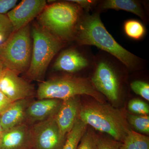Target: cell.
Returning a JSON list of instances; mask_svg holds the SVG:
<instances>
[{
    "instance_id": "1",
    "label": "cell",
    "mask_w": 149,
    "mask_h": 149,
    "mask_svg": "<svg viewBox=\"0 0 149 149\" xmlns=\"http://www.w3.org/2000/svg\"><path fill=\"white\" fill-rule=\"evenodd\" d=\"M80 46H94L107 53L129 69L141 63L137 56L122 47L107 30L98 12L83 14L74 38Z\"/></svg>"
},
{
    "instance_id": "2",
    "label": "cell",
    "mask_w": 149,
    "mask_h": 149,
    "mask_svg": "<svg viewBox=\"0 0 149 149\" xmlns=\"http://www.w3.org/2000/svg\"><path fill=\"white\" fill-rule=\"evenodd\" d=\"M79 119L119 142L131 130L124 111L95 100L81 104Z\"/></svg>"
},
{
    "instance_id": "3",
    "label": "cell",
    "mask_w": 149,
    "mask_h": 149,
    "mask_svg": "<svg viewBox=\"0 0 149 149\" xmlns=\"http://www.w3.org/2000/svg\"><path fill=\"white\" fill-rule=\"evenodd\" d=\"M83 10L69 1L47 5L38 16L40 25L63 42L74 39Z\"/></svg>"
},
{
    "instance_id": "4",
    "label": "cell",
    "mask_w": 149,
    "mask_h": 149,
    "mask_svg": "<svg viewBox=\"0 0 149 149\" xmlns=\"http://www.w3.org/2000/svg\"><path fill=\"white\" fill-rule=\"evenodd\" d=\"M31 36V61L25 74L29 80L42 82L49 65L63 47L64 42L40 24L32 26Z\"/></svg>"
},
{
    "instance_id": "5",
    "label": "cell",
    "mask_w": 149,
    "mask_h": 149,
    "mask_svg": "<svg viewBox=\"0 0 149 149\" xmlns=\"http://www.w3.org/2000/svg\"><path fill=\"white\" fill-rule=\"evenodd\" d=\"M86 95L104 103L103 96L95 89L91 80L85 77L65 75L54 77L40 83L37 91L39 100H63Z\"/></svg>"
},
{
    "instance_id": "6",
    "label": "cell",
    "mask_w": 149,
    "mask_h": 149,
    "mask_svg": "<svg viewBox=\"0 0 149 149\" xmlns=\"http://www.w3.org/2000/svg\"><path fill=\"white\" fill-rule=\"evenodd\" d=\"M30 25L14 31L0 45V60L17 74L26 73L30 65L32 41Z\"/></svg>"
},
{
    "instance_id": "7",
    "label": "cell",
    "mask_w": 149,
    "mask_h": 149,
    "mask_svg": "<svg viewBox=\"0 0 149 149\" xmlns=\"http://www.w3.org/2000/svg\"><path fill=\"white\" fill-rule=\"evenodd\" d=\"M115 64L107 58H95L94 71L91 79L95 89L111 101L120 97V81Z\"/></svg>"
},
{
    "instance_id": "8",
    "label": "cell",
    "mask_w": 149,
    "mask_h": 149,
    "mask_svg": "<svg viewBox=\"0 0 149 149\" xmlns=\"http://www.w3.org/2000/svg\"><path fill=\"white\" fill-rule=\"evenodd\" d=\"M55 116L30 125L29 149H62L66 137L61 136Z\"/></svg>"
},
{
    "instance_id": "9",
    "label": "cell",
    "mask_w": 149,
    "mask_h": 149,
    "mask_svg": "<svg viewBox=\"0 0 149 149\" xmlns=\"http://www.w3.org/2000/svg\"><path fill=\"white\" fill-rule=\"evenodd\" d=\"M0 91L11 102L30 99L35 95L32 84L5 68L0 80Z\"/></svg>"
},
{
    "instance_id": "10",
    "label": "cell",
    "mask_w": 149,
    "mask_h": 149,
    "mask_svg": "<svg viewBox=\"0 0 149 149\" xmlns=\"http://www.w3.org/2000/svg\"><path fill=\"white\" fill-rule=\"evenodd\" d=\"M92 58L84 51L74 48L66 49L59 55L54 63L53 68L56 71L74 73L85 70L93 65Z\"/></svg>"
},
{
    "instance_id": "11",
    "label": "cell",
    "mask_w": 149,
    "mask_h": 149,
    "mask_svg": "<svg viewBox=\"0 0 149 149\" xmlns=\"http://www.w3.org/2000/svg\"><path fill=\"white\" fill-rule=\"evenodd\" d=\"M47 6L45 0H23L7 14L14 28L17 31L29 24L39 16Z\"/></svg>"
},
{
    "instance_id": "12",
    "label": "cell",
    "mask_w": 149,
    "mask_h": 149,
    "mask_svg": "<svg viewBox=\"0 0 149 149\" xmlns=\"http://www.w3.org/2000/svg\"><path fill=\"white\" fill-rule=\"evenodd\" d=\"M79 96L62 100L56 115V122L61 136L66 138L79 119L81 104Z\"/></svg>"
},
{
    "instance_id": "13",
    "label": "cell",
    "mask_w": 149,
    "mask_h": 149,
    "mask_svg": "<svg viewBox=\"0 0 149 149\" xmlns=\"http://www.w3.org/2000/svg\"><path fill=\"white\" fill-rule=\"evenodd\" d=\"M62 100L44 99L30 102L26 111L25 123L29 125L42 122L56 115Z\"/></svg>"
},
{
    "instance_id": "14",
    "label": "cell",
    "mask_w": 149,
    "mask_h": 149,
    "mask_svg": "<svg viewBox=\"0 0 149 149\" xmlns=\"http://www.w3.org/2000/svg\"><path fill=\"white\" fill-rule=\"evenodd\" d=\"M30 126L23 123L3 130L0 138V149H29Z\"/></svg>"
},
{
    "instance_id": "15",
    "label": "cell",
    "mask_w": 149,
    "mask_h": 149,
    "mask_svg": "<svg viewBox=\"0 0 149 149\" xmlns=\"http://www.w3.org/2000/svg\"><path fill=\"white\" fill-rule=\"evenodd\" d=\"M30 102V99L13 102L0 115V123L3 130L25 123L26 111Z\"/></svg>"
},
{
    "instance_id": "16",
    "label": "cell",
    "mask_w": 149,
    "mask_h": 149,
    "mask_svg": "<svg viewBox=\"0 0 149 149\" xmlns=\"http://www.w3.org/2000/svg\"><path fill=\"white\" fill-rule=\"evenodd\" d=\"M103 9L124 10L134 14L146 21V16L140 2L133 0H106L101 5Z\"/></svg>"
},
{
    "instance_id": "17",
    "label": "cell",
    "mask_w": 149,
    "mask_h": 149,
    "mask_svg": "<svg viewBox=\"0 0 149 149\" xmlns=\"http://www.w3.org/2000/svg\"><path fill=\"white\" fill-rule=\"evenodd\" d=\"M120 149H149V138L131 129L122 142Z\"/></svg>"
},
{
    "instance_id": "18",
    "label": "cell",
    "mask_w": 149,
    "mask_h": 149,
    "mask_svg": "<svg viewBox=\"0 0 149 149\" xmlns=\"http://www.w3.org/2000/svg\"><path fill=\"white\" fill-rule=\"evenodd\" d=\"M87 127V124L78 119L72 130L67 135L62 149H77L80 139L88 129Z\"/></svg>"
},
{
    "instance_id": "19",
    "label": "cell",
    "mask_w": 149,
    "mask_h": 149,
    "mask_svg": "<svg viewBox=\"0 0 149 149\" xmlns=\"http://www.w3.org/2000/svg\"><path fill=\"white\" fill-rule=\"evenodd\" d=\"M124 30L128 37L135 40H140L144 37L146 33V29L143 24L134 19L125 22L124 24Z\"/></svg>"
},
{
    "instance_id": "20",
    "label": "cell",
    "mask_w": 149,
    "mask_h": 149,
    "mask_svg": "<svg viewBox=\"0 0 149 149\" xmlns=\"http://www.w3.org/2000/svg\"><path fill=\"white\" fill-rule=\"evenodd\" d=\"M126 117L129 125L136 130L142 133L149 134L148 115H138L126 113Z\"/></svg>"
},
{
    "instance_id": "21",
    "label": "cell",
    "mask_w": 149,
    "mask_h": 149,
    "mask_svg": "<svg viewBox=\"0 0 149 149\" xmlns=\"http://www.w3.org/2000/svg\"><path fill=\"white\" fill-rule=\"evenodd\" d=\"M13 32V26L7 15L0 14V45L5 42Z\"/></svg>"
},
{
    "instance_id": "22",
    "label": "cell",
    "mask_w": 149,
    "mask_h": 149,
    "mask_svg": "<svg viewBox=\"0 0 149 149\" xmlns=\"http://www.w3.org/2000/svg\"><path fill=\"white\" fill-rule=\"evenodd\" d=\"M95 134L87 129L80 139L77 149H97Z\"/></svg>"
},
{
    "instance_id": "23",
    "label": "cell",
    "mask_w": 149,
    "mask_h": 149,
    "mask_svg": "<svg viewBox=\"0 0 149 149\" xmlns=\"http://www.w3.org/2000/svg\"><path fill=\"white\" fill-rule=\"evenodd\" d=\"M128 107L130 111L136 114L141 115L149 114L148 104L140 99H132L128 102Z\"/></svg>"
},
{
    "instance_id": "24",
    "label": "cell",
    "mask_w": 149,
    "mask_h": 149,
    "mask_svg": "<svg viewBox=\"0 0 149 149\" xmlns=\"http://www.w3.org/2000/svg\"><path fill=\"white\" fill-rule=\"evenodd\" d=\"M97 149H120L121 142L95 134Z\"/></svg>"
},
{
    "instance_id": "25",
    "label": "cell",
    "mask_w": 149,
    "mask_h": 149,
    "mask_svg": "<svg viewBox=\"0 0 149 149\" xmlns=\"http://www.w3.org/2000/svg\"><path fill=\"white\" fill-rule=\"evenodd\" d=\"M130 88L136 94L149 101V85L141 80H135L130 83Z\"/></svg>"
},
{
    "instance_id": "26",
    "label": "cell",
    "mask_w": 149,
    "mask_h": 149,
    "mask_svg": "<svg viewBox=\"0 0 149 149\" xmlns=\"http://www.w3.org/2000/svg\"><path fill=\"white\" fill-rule=\"evenodd\" d=\"M17 0H0V14H5L16 6Z\"/></svg>"
},
{
    "instance_id": "27",
    "label": "cell",
    "mask_w": 149,
    "mask_h": 149,
    "mask_svg": "<svg viewBox=\"0 0 149 149\" xmlns=\"http://www.w3.org/2000/svg\"><path fill=\"white\" fill-rule=\"evenodd\" d=\"M79 6L83 9L88 11L92 9L93 7L97 3L95 1H89V0H71L69 1Z\"/></svg>"
},
{
    "instance_id": "28",
    "label": "cell",
    "mask_w": 149,
    "mask_h": 149,
    "mask_svg": "<svg viewBox=\"0 0 149 149\" xmlns=\"http://www.w3.org/2000/svg\"><path fill=\"white\" fill-rule=\"evenodd\" d=\"M12 102L0 91V115L4 111Z\"/></svg>"
},
{
    "instance_id": "29",
    "label": "cell",
    "mask_w": 149,
    "mask_h": 149,
    "mask_svg": "<svg viewBox=\"0 0 149 149\" xmlns=\"http://www.w3.org/2000/svg\"><path fill=\"white\" fill-rule=\"evenodd\" d=\"M5 68V67L4 66L2 62L1 61V60H0V80H1V77L3 71Z\"/></svg>"
},
{
    "instance_id": "30",
    "label": "cell",
    "mask_w": 149,
    "mask_h": 149,
    "mask_svg": "<svg viewBox=\"0 0 149 149\" xmlns=\"http://www.w3.org/2000/svg\"><path fill=\"white\" fill-rule=\"evenodd\" d=\"M3 129L2 128L1 125V123H0V138H1V136L2 133L3 132Z\"/></svg>"
}]
</instances>
